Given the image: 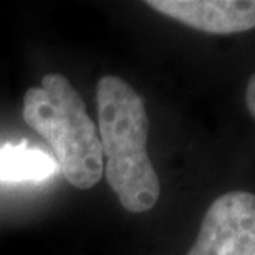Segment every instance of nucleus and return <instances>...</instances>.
<instances>
[{
  "mask_svg": "<svg viewBox=\"0 0 255 255\" xmlns=\"http://www.w3.org/2000/svg\"><path fill=\"white\" fill-rule=\"evenodd\" d=\"M146 5L204 33L232 35L255 28V0H147Z\"/></svg>",
  "mask_w": 255,
  "mask_h": 255,
  "instance_id": "20e7f679",
  "label": "nucleus"
},
{
  "mask_svg": "<svg viewBox=\"0 0 255 255\" xmlns=\"http://www.w3.org/2000/svg\"><path fill=\"white\" fill-rule=\"evenodd\" d=\"M96 106L108 186L128 212L151 211L159 201L161 184L147 154L144 100L126 80L105 75L96 83Z\"/></svg>",
  "mask_w": 255,
  "mask_h": 255,
  "instance_id": "f257e3e1",
  "label": "nucleus"
},
{
  "mask_svg": "<svg viewBox=\"0 0 255 255\" xmlns=\"http://www.w3.org/2000/svg\"><path fill=\"white\" fill-rule=\"evenodd\" d=\"M22 113L25 123L52 146L55 161L71 186L86 191L98 184L105 171L98 129L65 75L48 73L40 86L28 88Z\"/></svg>",
  "mask_w": 255,
  "mask_h": 255,
  "instance_id": "f03ea898",
  "label": "nucleus"
},
{
  "mask_svg": "<svg viewBox=\"0 0 255 255\" xmlns=\"http://www.w3.org/2000/svg\"><path fill=\"white\" fill-rule=\"evenodd\" d=\"M252 255H255V252H254V254H252Z\"/></svg>",
  "mask_w": 255,
  "mask_h": 255,
  "instance_id": "0eeeda50",
  "label": "nucleus"
},
{
  "mask_svg": "<svg viewBox=\"0 0 255 255\" xmlns=\"http://www.w3.org/2000/svg\"><path fill=\"white\" fill-rule=\"evenodd\" d=\"M58 169L57 161L45 151L27 144L0 147V181H45Z\"/></svg>",
  "mask_w": 255,
  "mask_h": 255,
  "instance_id": "39448f33",
  "label": "nucleus"
},
{
  "mask_svg": "<svg viewBox=\"0 0 255 255\" xmlns=\"http://www.w3.org/2000/svg\"><path fill=\"white\" fill-rule=\"evenodd\" d=\"M246 105L251 116L255 120V73L251 75V78L247 81L246 88Z\"/></svg>",
  "mask_w": 255,
  "mask_h": 255,
  "instance_id": "423d86ee",
  "label": "nucleus"
},
{
  "mask_svg": "<svg viewBox=\"0 0 255 255\" xmlns=\"http://www.w3.org/2000/svg\"><path fill=\"white\" fill-rule=\"evenodd\" d=\"M255 252V194L231 191L204 214L187 255H252Z\"/></svg>",
  "mask_w": 255,
  "mask_h": 255,
  "instance_id": "7ed1b4c3",
  "label": "nucleus"
}]
</instances>
